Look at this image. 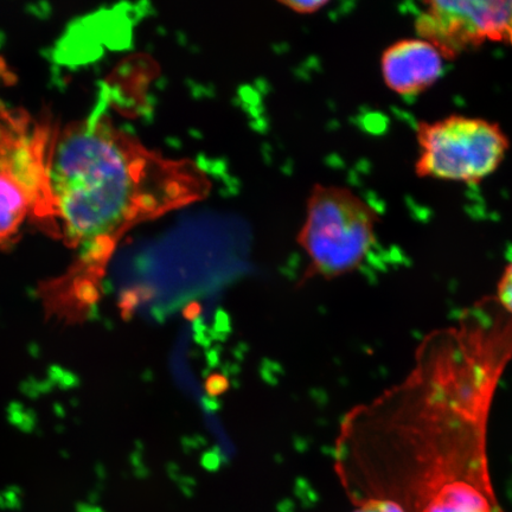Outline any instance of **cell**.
<instances>
[{
    "label": "cell",
    "mask_w": 512,
    "mask_h": 512,
    "mask_svg": "<svg viewBox=\"0 0 512 512\" xmlns=\"http://www.w3.org/2000/svg\"><path fill=\"white\" fill-rule=\"evenodd\" d=\"M512 361V317L485 297L431 332L408 375L352 409L336 469L352 502L388 498L407 512H504L490 477L492 402Z\"/></svg>",
    "instance_id": "1"
},
{
    "label": "cell",
    "mask_w": 512,
    "mask_h": 512,
    "mask_svg": "<svg viewBox=\"0 0 512 512\" xmlns=\"http://www.w3.org/2000/svg\"><path fill=\"white\" fill-rule=\"evenodd\" d=\"M60 238L104 262L139 224L207 198L210 178L191 159L147 149L105 115L57 130L50 165Z\"/></svg>",
    "instance_id": "2"
},
{
    "label": "cell",
    "mask_w": 512,
    "mask_h": 512,
    "mask_svg": "<svg viewBox=\"0 0 512 512\" xmlns=\"http://www.w3.org/2000/svg\"><path fill=\"white\" fill-rule=\"evenodd\" d=\"M57 130L22 108L0 107V247L30 222L60 238L50 165Z\"/></svg>",
    "instance_id": "3"
},
{
    "label": "cell",
    "mask_w": 512,
    "mask_h": 512,
    "mask_svg": "<svg viewBox=\"0 0 512 512\" xmlns=\"http://www.w3.org/2000/svg\"><path fill=\"white\" fill-rule=\"evenodd\" d=\"M379 221L377 211L354 191L316 184L297 238L309 259L306 275L331 280L356 271L375 245Z\"/></svg>",
    "instance_id": "4"
},
{
    "label": "cell",
    "mask_w": 512,
    "mask_h": 512,
    "mask_svg": "<svg viewBox=\"0 0 512 512\" xmlns=\"http://www.w3.org/2000/svg\"><path fill=\"white\" fill-rule=\"evenodd\" d=\"M415 174L437 181L478 184L502 165L510 140L494 121L453 114L416 126Z\"/></svg>",
    "instance_id": "5"
},
{
    "label": "cell",
    "mask_w": 512,
    "mask_h": 512,
    "mask_svg": "<svg viewBox=\"0 0 512 512\" xmlns=\"http://www.w3.org/2000/svg\"><path fill=\"white\" fill-rule=\"evenodd\" d=\"M416 29L445 59L486 41L512 38V2H427Z\"/></svg>",
    "instance_id": "6"
},
{
    "label": "cell",
    "mask_w": 512,
    "mask_h": 512,
    "mask_svg": "<svg viewBox=\"0 0 512 512\" xmlns=\"http://www.w3.org/2000/svg\"><path fill=\"white\" fill-rule=\"evenodd\" d=\"M444 60L443 53L424 38H403L383 51L382 78L398 95H419L441 78Z\"/></svg>",
    "instance_id": "7"
},
{
    "label": "cell",
    "mask_w": 512,
    "mask_h": 512,
    "mask_svg": "<svg viewBox=\"0 0 512 512\" xmlns=\"http://www.w3.org/2000/svg\"><path fill=\"white\" fill-rule=\"evenodd\" d=\"M355 505L352 512H407L401 504L388 498H364Z\"/></svg>",
    "instance_id": "8"
},
{
    "label": "cell",
    "mask_w": 512,
    "mask_h": 512,
    "mask_svg": "<svg viewBox=\"0 0 512 512\" xmlns=\"http://www.w3.org/2000/svg\"><path fill=\"white\" fill-rule=\"evenodd\" d=\"M495 298L502 309L512 317V261L505 267L502 278L499 280Z\"/></svg>",
    "instance_id": "9"
},
{
    "label": "cell",
    "mask_w": 512,
    "mask_h": 512,
    "mask_svg": "<svg viewBox=\"0 0 512 512\" xmlns=\"http://www.w3.org/2000/svg\"><path fill=\"white\" fill-rule=\"evenodd\" d=\"M286 6V8L296 12L299 15H312L316 14V12L322 10L324 6L328 5L329 2L326 0H313V2H309V0H305V2H280Z\"/></svg>",
    "instance_id": "10"
}]
</instances>
